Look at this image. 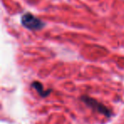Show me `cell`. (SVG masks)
<instances>
[{"mask_svg": "<svg viewBox=\"0 0 124 124\" xmlns=\"http://www.w3.org/2000/svg\"><path fill=\"white\" fill-rule=\"evenodd\" d=\"M81 100H83V102L85 105H88V107L93 109L95 111L105 116L106 117L111 116L112 112L110 111V109L107 108L105 105H103V104L100 103V102L97 101L94 99L91 98V97H89V96H87V95H83V96L81 97Z\"/></svg>", "mask_w": 124, "mask_h": 124, "instance_id": "obj_1", "label": "cell"}, {"mask_svg": "<svg viewBox=\"0 0 124 124\" xmlns=\"http://www.w3.org/2000/svg\"><path fill=\"white\" fill-rule=\"evenodd\" d=\"M21 24L28 30H33V31L43 29L46 25L43 21L31 15V13H26L23 15L21 17Z\"/></svg>", "mask_w": 124, "mask_h": 124, "instance_id": "obj_2", "label": "cell"}, {"mask_svg": "<svg viewBox=\"0 0 124 124\" xmlns=\"http://www.w3.org/2000/svg\"><path fill=\"white\" fill-rule=\"evenodd\" d=\"M31 86L34 88V89H36V91L38 93V94L41 97H43V98L48 96L50 94V93H51V89L44 90L43 85L41 83H39V82H33L31 83Z\"/></svg>", "mask_w": 124, "mask_h": 124, "instance_id": "obj_3", "label": "cell"}]
</instances>
